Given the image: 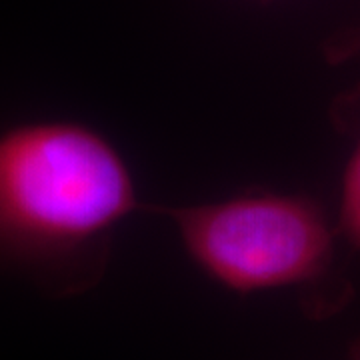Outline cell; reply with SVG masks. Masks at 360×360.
Masks as SVG:
<instances>
[{
  "label": "cell",
  "instance_id": "cell-1",
  "mask_svg": "<svg viewBox=\"0 0 360 360\" xmlns=\"http://www.w3.org/2000/svg\"><path fill=\"white\" fill-rule=\"evenodd\" d=\"M141 208L129 162L98 130L37 120L0 132V266L75 292L101 274L116 226Z\"/></svg>",
  "mask_w": 360,
  "mask_h": 360
},
{
  "label": "cell",
  "instance_id": "cell-4",
  "mask_svg": "<svg viewBox=\"0 0 360 360\" xmlns=\"http://www.w3.org/2000/svg\"><path fill=\"white\" fill-rule=\"evenodd\" d=\"M324 56L330 65H342L360 58V25L338 32L324 44Z\"/></svg>",
  "mask_w": 360,
  "mask_h": 360
},
{
  "label": "cell",
  "instance_id": "cell-2",
  "mask_svg": "<svg viewBox=\"0 0 360 360\" xmlns=\"http://www.w3.org/2000/svg\"><path fill=\"white\" fill-rule=\"evenodd\" d=\"M167 217L196 266L236 292L314 283L333 264L335 231L307 194L252 193L191 206H144Z\"/></svg>",
  "mask_w": 360,
  "mask_h": 360
},
{
  "label": "cell",
  "instance_id": "cell-3",
  "mask_svg": "<svg viewBox=\"0 0 360 360\" xmlns=\"http://www.w3.org/2000/svg\"><path fill=\"white\" fill-rule=\"evenodd\" d=\"M338 232L345 236L348 245L360 250V136L342 176Z\"/></svg>",
  "mask_w": 360,
  "mask_h": 360
},
{
  "label": "cell",
  "instance_id": "cell-5",
  "mask_svg": "<svg viewBox=\"0 0 360 360\" xmlns=\"http://www.w3.org/2000/svg\"><path fill=\"white\" fill-rule=\"evenodd\" d=\"M350 360H360V340L352 342V347H350Z\"/></svg>",
  "mask_w": 360,
  "mask_h": 360
}]
</instances>
